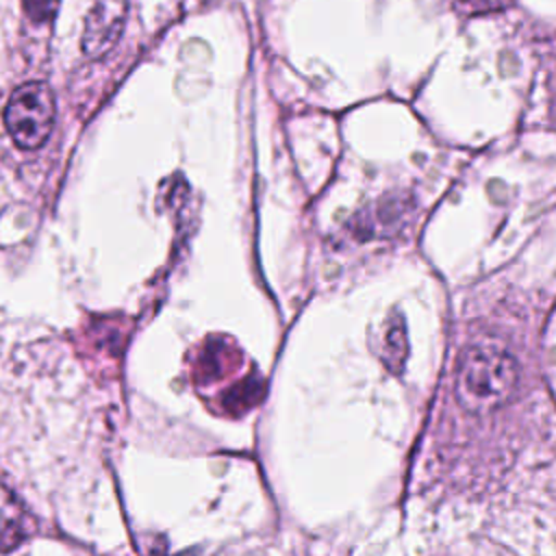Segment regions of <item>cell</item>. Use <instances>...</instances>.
Returning <instances> with one entry per match:
<instances>
[{"instance_id": "cell-1", "label": "cell", "mask_w": 556, "mask_h": 556, "mask_svg": "<svg viewBox=\"0 0 556 556\" xmlns=\"http://www.w3.org/2000/svg\"><path fill=\"white\" fill-rule=\"evenodd\" d=\"M519 363L510 348L500 339H480L471 343L458 363L456 400L473 413L486 415L504 406L517 389Z\"/></svg>"}, {"instance_id": "cell-2", "label": "cell", "mask_w": 556, "mask_h": 556, "mask_svg": "<svg viewBox=\"0 0 556 556\" xmlns=\"http://www.w3.org/2000/svg\"><path fill=\"white\" fill-rule=\"evenodd\" d=\"M4 124L20 148H39L54 124V96L50 87L39 80L20 85L4 106Z\"/></svg>"}, {"instance_id": "cell-3", "label": "cell", "mask_w": 556, "mask_h": 556, "mask_svg": "<svg viewBox=\"0 0 556 556\" xmlns=\"http://www.w3.org/2000/svg\"><path fill=\"white\" fill-rule=\"evenodd\" d=\"M126 22V0H98L85 20L83 52L89 59L104 56L119 39Z\"/></svg>"}, {"instance_id": "cell-4", "label": "cell", "mask_w": 556, "mask_h": 556, "mask_svg": "<svg viewBox=\"0 0 556 556\" xmlns=\"http://www.w3.org/2000/svg\"><path fill=\"white\" fill-rule=\"evenodd\" d=\"M384 361L393 371L402 369V363L406 358V332H404V324H393L387 330V348H384Z\"/></svg>"}, {"instance_id": "cell-5", "label": "cell", "mask_w": 556, "mask_h": 556, "mask_svg": "<svg viewBox=\"0 0 556 556\" xmlns=\"http://www.w3.org/2000/svg\"><path fill=\"white\" fill-rule=\"evenodd\" d=\"M22 4L33 22H46L56 13V0H22Z\"/></svg>"}, {"instance_id": "cell-6", "label": "cell", "mask_w": 556, "mask_h": 556, "mask_svg": "<svg viewBox=\"0 0 556 556\" xmlns=\"http://www.w3.org/2000/svg\"><path fill=\"white\" fill-rule=\"evenodd\" d=\"M7 536L4 541H2V545H0V549H13L20 541H22V536H24V532L17 528V523L15 521H9V519H0V536Z\"/></svg>"}]
</instances>
